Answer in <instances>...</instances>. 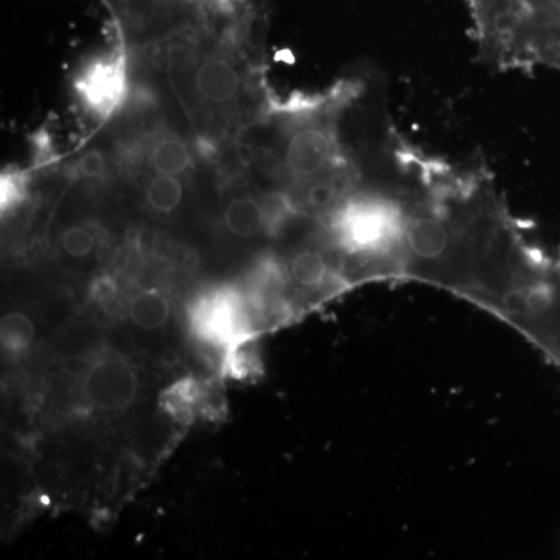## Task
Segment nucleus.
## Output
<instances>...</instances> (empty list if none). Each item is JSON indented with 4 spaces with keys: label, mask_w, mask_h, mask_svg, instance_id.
<instances>
[{
    "label": "nucleus",
    "mask_w": 560,
    "mask_h": 560,
    "mask_svg": "<svg viewBox=\"0 0 560 560\" xmlns=\"http://www.w3.org/2000/svg\"><path fill=\"white\" fill-rule=\"evenodd\" d=\"M138 375L121 357L95 361L83 381V394L92 407L105 412L127 410L138 396Z\"/></svg>",
    "instance_id": "nucleus-3"
},
{
    "label": "nucleus",
    "mask_w": 560,
    "mask_h": 560,
    "mask_svg": "<svg viewBox=\"0 0 560 560\" xmlns=\"http://www.w3.org/2000/svg\"><path fill=\"white\" fill-rule=\"evenodd\" d=\"M147 206L154 212L168 215L179 208L184 198V187L179 176L161 175L153 173V176L147 180L145 189Z\"/></svg>",
    "instance_id": "nucleus-8"
},
{
    "label": "nucleus",
    "mask_w": 560,
    "mask_h": 560,
    "mask_svg": "<svg viewBox=\"0 0 560 560\" xmlns=\"http://www.w3.org/2000/svg\"><path fill=\"white\" fill-rule=\"evenodd\" d=\"M223 223L235 237L254 238L267 234V217L261 194H245L232 198L224 209Z\"/></svg>",
    "instance_id": "nucleus-6"
},
{
    "label": "nucleus",
    "mask_w": 560,
    "mask_h": 560,
    "mask_svg": "<svg viewBox=\"0 0 560 560\" xmlns=\"http://www.w3.org/2000/svg\"><path fill=\"white\" fill-rule=\"evenodd\" d=\"M60 245L62 250L73 259H84V257L91 256L92 250L95 249L97 237L90 228L77 224V226H70L69 230L62 232Z\"/></svg>",
    "instance_id": "nucleus-10"
},
{
    "label": "nucleus",
    "mask_w": 560,
    "mask_h": 560,
    "mask_svg": "<svg viewBox=\"0 0 560 560\" xmlns=\"http://www.w3.org/2000/svg\"><path fill=\"white\" fill-rule=\"evenodd\" d=\"M0 338H2L3 348L9 352H22L31 348L35 340V324L24 313H9L3 316Z\"/></svg>",
    "instance_id": "nucleus-9"
},
{
    "label": "nucleus",
    "mask_w": 560,
    "mask_h": 560,
    "mask_svg": "<svg viewBox=\"0 0 560 560\" xmlns=\"http://www.w3.org/2000/svg\"><path fill=\"white\" fill-rule=\"evenodd\" d=\"M84 108L98 120H109L125 105L130 90L128 57L124 44L86 66L75 81Z\"/></svg>",
    "instance_id": "nucleus-2"
},
{
    "label": "nucleus",
    "mask_w": 560,
    "mask_h": 560,
    "mask_svg": "<svg viewBox=\"0 0 560 560\" xmlns=\"http://www.w3.org/2000/svg\"><path fill=\"white\" fill-rule=\"evenodd\" d=\"M130 316L140 329L160 330L171 318V304L161 291L143 290L132 298Z\"/></svg>",
    "instance_id": "nucleus-7"
},
{
    "label": "nucleus",
    "mask_w": 560,
    "mask_h": 560,
    "mask_svg": "<svg viewBox=\"0 0 560 560\" xmlns=\"http://www.w3.org/2000/svg\"><path fill=\"white\" fill-rule=\"evenodd\" d=\"M2 212L18 208L27 197L28 178L20 171H9L2 175Z\"/></svg>",
    "instance_id": "nucleus-11"
},
{
    "label": "nucleus",
    "mask_w": 560,
    "mask_h": 560,
    "mask_svg": "<svg viewBox=\"0 0 560 560\" xmlns=\"http://www.w3.org/2000/svg\"><path fill=\"white\" fill-rule=\"evenodd\" d=\"M75 168L80 178L97 179L105 175L106 161L101 151H90L81 158Z\"/></svg>",
    "instance_id": "nucleus-12"
},
{
    "label": "nucleus",
    "mask_w": 560,
    "mask_h": 560,
    "mask_svg": "<svg viewBox=\"0 0 560 560\" xmlns=\"http://www.w3.org/2000/svg\"><path fill=\"white\" fill-rule=\"evenodd\" d=\"M224 39L215 49L186 61L184 70V94L189 98L195 113L202 117H231L241 110L243 97L249 94L248 73L237 58L228 51Z\"/></svg>",
    "instance_id": "nucleus-1"
},
{
    "label": "nucleus",
    "mask_w": 560,
    "mask_h": 560,
    "mask_svg": "<svg viewBox=\"0 0 560 560\" xmlns=\"http://www.w3.org/2000/svg\"><path fill=\"white\" fill-rule=\"evenodd\" d=\"M145 160L150 171L161 175L183 176L194 167V158L186 140L178 136L158 135L149 142Z\"/></svg>",
    "instance_id": "nucleus-5"
},
{
    "label": "nucleus",
    "mask_w": 560,
    "mask_h": 560,
    "mask_svg": "<svg viewBox=\"0 0 560 560\" xmlns=\"http://www.w3.org/2000/svg\"><path fill=\"white\" fill-rule=\"evenodd\" d=\"M194 315L195 327L202 337L220 345H232L243 329L241 300L230 290L202 298Z\"/></svg>",
    "instance_id": "nucleus-4"
}]
</instances>
